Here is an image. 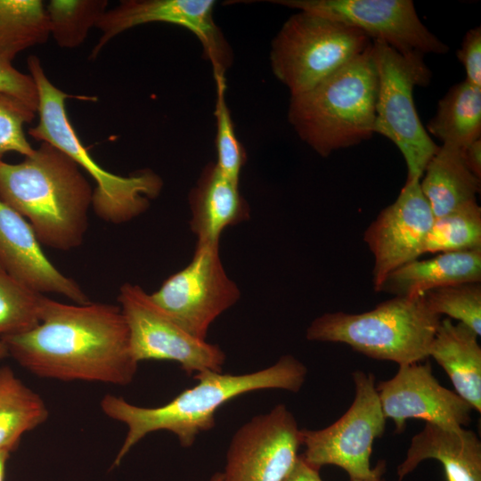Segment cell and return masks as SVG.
Wrapping results in <instances>:
<instances>
[{"label":"cell","mask_w":481,"mask_h":481,"mask_svg":"<svg viewBox=\"0 0 481 481\" xmlns=\"http://www.w3.org/2000/svg\"><path fill=\"white\" fill-rule=\"evenodd\" d=\"M0 339L8 355L39 378L126 386L139 363L121 309L111 304L45 298L36 327Z\"/></svg>","instance_id":"obj_1"},{"label":"cell","mask_w":481,"mask_h":481,"mask_svg":"<svg viewBox=\"0 0 481 481\" xmlns=\"http://www.w3.org/2000/svg\"><path fill=\"white\" fill-rule=\"evenodd\" d=\"M306 375L307 368L302 362L291 355H284L273 365L249 373L204 371L195 374V385L160 406H138L122 396L105 395L100 404L102 412L127 428L113 465L118 466L147 435L159 430L171 432L183 448H190L200 434L214 428L216 413L227 402L258 390L298 393Z\"/></svg>","instance_id":"obj_2"},{"label":"cell","mask_w":481,"mask_h":481,"mask_svg":"<svg viewBox=\"0 0 481 481\" xmlns=\"http://www.w3.org/2000/svg\"><path fill=\"white\" fill-rule=\"evenodd\" d=\"M93 192L78 165L50 143H41L20 163L0 161V200L49 248L69 250L83 243Z\"/></svg>","instance_id":"obj_3"},{"label":"cell","mask_w":481,"mask_h":481,"mask_svg":"<svg viewBox=\"0 0 481 481\" xmlns=\"http://www.w3.org/2000/svg\"><path fill=\"white\" fill-rule=\"evenodd\" d=\"M371 46L308 91L290 96L289 124L322 157L375 133L378 75Z\"/></svg>","instance_id":"obj_4"},{"label":"cell","mask_w":481,"mask_h":481,"mask_svg":"<svg viewBox=\"0 0 481 481\" xmlns=\"http://www.w3.org/2000/svg\"><path fill=\"white\" fill-rule=\"evenodd\" d=\"M28 67L37 89L39 115L38 123L29 129V135L63 151L93 177L97 185L92 207L102 220L119 224L144 213L163 188L161 177L150 169L122 176L99 166L69 119L65 102L69 96L49 80L37 56L28 58Z\"/></svg>","instance_id":"obj_5"},{"label":"cell","mask_w":481,"mask_h":481,"mask_svg":"<svg viewBox=\"0 0 481 481\" xmlns=\"http://www.w3.org/2000/svg\"><path fill=\"white\" fill-rule=\"evenodd\" d=\"M440 321L424 295L395 296L361 314L325 313L310 323L306 337L343 343L370 358L404 365L428 357Z\"/></svg>","instance_id":"obj_6"},{"label":"cell","mask_w":481,"mask_h":481,"mask_svg":"<svg viewBox=\"0 0 481 481\" xmlns=\"http://www.w3.org/2000/svg\"><path fill=\"white\" fill-rule=\"evenodd\" d=\"M371 45L372 40L354 27L298 11L273 39L270 63L292 96L308 91Z\"/></svg>","instance_id":"obj_7"},{"label":"cell","mask_w":481,"mask_h":481,"mask_svg":"<svg viewBox=\"0 0 481 481\" xmlns=\"http://www.w3.org/2000/svg\"><path fill=\"white\" fill-rule=\"evenodd\" d=\"M378 75L374 131L394 143L407 167L406 182L422 177L439 146L422 125L413 100L415 86H427L431 72L416 52L403 53L372 41Z\"/></svg>","instance_id":"obj_8"},{"label":"cell","mask_w":481,"mask_h":481,"mask_svg":"<svg viewBox=\"0 0 481 481\" xmlns=\"http://www.w3.org/2000/svg\"><path fill=\"white\" fill-rule=\"evenodd\" d=\"M355 398L347 411L334 423L322 429L301 428L300 455L310 465L321 469L333 465L344 469L351 480H368L386 472V461L371 466L374 440L386 428L371 372L356 370L352 373Z\"/></svg>","instance_id":"obj_9"},{"label":"cell","mask_w":481,"mask_h":481,"mask_svg":"<svg viewBox=\"0 0 481 481\" xmlns=\"http://www.w3.org/2000/svg\"><path fill=\"white\" fill-rule=\"evenodd\" d=\"M127 324L132 354L137 363H177L187 375L222 371L226 355L217 345L187 332L136 284L124 283L118 296Z\"/></svg>","instance_id":"obj_10"},{"label":"cell","mask_w":481,"mask_h":481,"mask_svg":"<svg viewBox=\"0 0 481 481\" xmlns=\"http://www.w3.org/2000/svg\"><path fill=\"white\" fill-rule=\"evenodd\" d=\"M150 295L192 336L207 340L210 325L237 303L240 291L224 271L219 244L196 243L190 263Z\"/></svg>","instance_id":"obj_11"},{"label":"cell","mask_w":481,"mask_h":481,"mask_svg":"<svg viewBox=\"0 0 481 481\" xmlns=\"http://www.w3.org/2000/svg\"><path fill=\"white\" fill-rule=\"evenodd\" d=\"M354 27L400 53L443 54L449 47L419 18L411 0H273Z\"/></svg>","instance_id":"obj_12"},{"label":"cell","mask_w":481,"mask_h":481,"mask_svg":"<svg viewBox=\"0 0 481 481\" xmlns=\"http://www.w3.org/2000/svg\"><path fill=\"white\" fill-rule=\"evenodd\" d=\"M301 446V428L293 413L285 404H277L232 435L221 481H282Z\"/></svg>","instance_id":"obj_13"},{"label":"cell","mask_w":481,"mask_h":481,"mask_svg":"<svg viewBox=\"0 0 481 481\" xmlns=\"http://www.w3.org/2000/svg\"><path fill=\"white\" fill-rule=\"evenodd\" d=\"M213 0H126L106 11L97 27L102 35L94 47L96 57L104 45L120 33L146 23L165 22L183 27L200 40L214 77L224 76L232 63V52L215 21Z\"/></svg>","instance_id":"obj_14"},{"label":"cell","mask_w":481,"mask_h":481,"mask_svg":"<svg viewBox=\"0 0 481 481\" xmlns=\"http://www.w3.org/2000/svg\"><path fill=\"white\" fill-rule=\"evenodd\" d=\"M435 216L420 179L405 182L396 200L371 223L363 240L374 257L372 283L379 292L387 276L423 255Z\"/></svg>","instance_id":"obj_15"},{"label":"cell","mask_w":481,"mask_h":481,"mask_svg":"<svg viewBox=\"0 0 481 481\" xmlns=\"http://www.w3.org/2000/svg\"><path fill=\"white\" fill-rule=\"evenodd\" d=\"M376 389L384 416L394 421L398 434L410 419L444 428H464L471 421L472 407L437 381L428 362L399 365L395 375L379 381Z\"/></svg>","instance_id":"obj_16"},{"label":"cell","mask_w":481,"mask_h":481,"mask_svg":"<svg viewBox=\"0 0 481 481\" xmlns=\"http://www.w3.org/2000/svg\"><path fill=\"white\" fill-rule=\"evenodd\" d=\"M0 267L38 293L62 295L75 304L91 302L80 286L46 257L29 222L1 200Z\"/></svg>","instance_id":"obj_17"},{"label":"cell","mask_w":481,"mask_h":481,"mask_svg":"<svg viewBox=\"0 0 481 481\" xmlns=\"http://www.w3.org/2000/svg\"><path fill=\"white\" fill-rule=\"evenodd\" d=\"M428 459L443 465L446 481H481V442L472 430L426 423L412 438L404 460L397 466L398 480Z\"/></svg>","instance_id":"obj_18"},{"label":"cell","mask_w":481,"mask_h":481,"mask_svg":"<svg viewBox=\"0 0 481 481\" xmlns=\"http://www.w3.org/2000/svg\"><path fill=\"white\" fill-rule=\"evenodd\" d=\"M190 228L197 243L219 244L224 229L248 220L250 209L240 185L226 178L215 162L202 169L188 196Z\"/></svg>","instance_id":"obj_19"},{"label":"cell","mask_w":481,"mask_h":481,"mask_svg":"<svg viewBox=\"0 0 481 481\" xmlns=\"http://www.w3.org/2000/svg\"><path fill=\"white\" fill-rule=\"evenodd\" d=\"M466 282H481V249L444 252L406 263L387 276L379 292L395 297L423 295L436 288Z\"/></svg>","instance_id":"obj_20"},{"label":"cell","mask_w":481,"mask_h":481,"mask_svg":"<svg viewBox=\"0 0 481 481\" xmlns=\"http://www.w3.org/2000/svg\"><path fill=\"white\" fill-rule=\"evenodd\" d=\"M466 325L441 319L429 347L431 356L446 372L454 389L473 410L481 412V347Z\"/></svg>","instance_id":"obj_21"},{"label":"cell","mask_w":481,"mask_h":481,"mask_svg":"<svg viewBox=\"0 0 481 481\" xmlns=\"http://www.w3.org/2000/svg\"><path fill=\"white\" fill-rule=\"evenodd\" d=\"M420 185L436 218L477 200L481 179L468 168L461 149L442 144L428 163Z\"/></svg>","instance_id":"obj_22"},{"label":"cell","mask_w":481,"mask_h":481,"mask_svg":"<svg viewBox=\"0 0 481 481\" xmlns=\"http://www.w3.org/2000/svg\"><path fill=\"white\" fill-rule=\"evenodd\" d=\"M428 133L443 144L464 149L481 135V87L463 80L452 86L439 101Z\"/></svg>","instance_id":"obj_23"},{"label":"cell","mask_w":481,"mask_h":481,"mask_svg":"<svg viewBox=\"0 0 481 481\" xmlns=\"http://www.w3.org/2000/svg\"><path fill=\"white\" fill-rule=\"evenodd\" d=\"M45 401L8 366L0 367V451L14 450L21 436L46 421Z\"/></svg>","instance_id":"obj_24"},{"label":"cell","mask_w":481,"mask_h":481,"mask_svg":"<svg viewBox=\"0 0 481 481\" xmlns=\"http://www.w3.org/2000/svg\"><path fill=\"white\" fill-rule=\"evenodd\" d=\"M50 35L45 7L38 0H0V57L9 61Z\"/></svg>","instance_id":"obj_25"},{"label":"cell","mask_w":481,"mask_h":481,"mask_svg":"<svg viewBox=\"0 0 481 481\" xmlns=\"http://www.w3.org/2000/svg\"><path fill=\"white\" fill-rule=\"evenodd\" d=\"M479 249L481 208L475 200L434 219L423 246V254Z\"/></svg>","instance_id":"obj_26"},{"label":"cell","mask_w":481,"mask_h":481,"mask_svg":"<svg viewBox=\"0 0 481 481\" xmlns=\"http://www.w3.org/2000/svg\"><path fill=\"white\" fill-rule=\"evenodd\" d=\"M102 0H53L45 7L50 35L60 47L74 48L86 39L106 12Z\"/></svg>","instance_id":"obj_27"},{"label":"cell","mask_w":481,"mask_h":481,"mask_svg":"<svg viewBox=\"0 0 481 481\" xmlns=\"http://www.w3.org/2000/svg\"><path fill=\"white\" fill-rule=\"evenodd\" d=\"M45 298L0 267V338L36 327L40 322Z\"/></svg>","instance_id":"obj_28"},{"label":"cell","mask_w":481,"mask_h":481,"mask_svg":"<svg viewBox=\"0 0 481 481\" xmlns=\"http://www.w3.org/2000/svg\"><path fill=\"white\" fill-rule=\"evenodd\" d=\"M424 297L430 309L481 334V282H466L436 288L425 292Z\"/></svg>","instance_id":"obj_29"},{"label":"cell","mask_w":481,"mask_h":481,"mask_svg":"<svg viewBox=\"0 0 481 481\" xmlns=\"http://www.w3.org/2000/svg\"><path fill=\"white\" fill-rule=\"evenodd\" d=\"M216 102V150L215 161L219 171L229 180L239 184L242 167L247 160L246 151L236 136L234 125L224 98L225 79L215 76Z\"/></svg>","instance_id":"obj_30"},{"label":"cell","mask_w":481,"mask_h":481,"mask_svg":"<svg viewBox=\"0 0 481 481\" xmlns=\"http://www.w3.org/2000/svg\"><path fill=\"white\" fill-rule=\"evenodd\" d=\"M35 117L36 111L26 103L0 93V161L8 152L26 157L34 151L25 135L24 126Z\"/></svg>","instance_id":"obj_31"},{"label":"cell","mask_w":481,"mask_h":481,"mask_svg":"<svg viewBox=\"0 0 481 481\" xmlns=\"http://www.w3.org/2000/svg\"><path fill=\"white\" fill-rule=\"evenodd\" d=\"M0 93L14 97L36 112L38 106L37 86L30 75L15 69L12 62L0 57Z\"/></svg>","instance_id":"obj_32"},{"label":"cell","mask_w":481,"mask_h":481,"mask_svg":"<svg viewBox=\"0 0 481 481\" xmlns=\"http://www.w3.org/2000/svg\"><path fill=\"white\" fill-rule=\"evenodd\" d=\"M457 58L466 72V78L471 85L481 87V27L469 30L457 52Z\"/></svg>","instance_id":"obj_33"},{"label":"cell","mask_w":481,"mask_h":481,"mask_svg":"<svg viewBox=\"0 0 481 481\" xmlns=\"http://www.w3.org/2000/svg\"><path fill=\"white\" fill-rule=\"evenodd\" d=\"M319 470L299 454L294 467L282 481H323Z\"/></svg>","instance_id":"obj_34"},{"label":"cell","mask_w":481,"mask_h":481,"mask_svg":"<svg viewBox=\"0 0 481 481\" xmlns=\"http://www.w3.org/2000/svg\"><path fill=\"white\" fill-rule=\"evenodd\" d=\"M462 155L468 168L481 179V139H477L462 149Z\"/></svg>","instance_id":"obj_35"},{"label":"cell","mask_w":481,"mask_h":481,"mask_svg":"<svg viewBox=\"0 0 481 481\" xmlns=\"http://www.w3.org/2000/svg\"><path fill=\"white\" fill-rule=\"evenodd\" d=\"M10 456V452L0 451V481H4L6 463Z\"/></svg>","instance_id":"obj_36"},{"label":"cell","mask_w":481,"mask_h":481,"mask_svg":"<svg viewBox=\"0 0 481 481\" xmlns=\"http://www.w3.org/2000/svg\"><path fill=\"white\" fill-rule=\"evenodd\" d=\"M8 355L7 348L4 342L0 339V361Z\"/></svg>","instance_id":"obj_37"},{"label":"cell","mask_w":481,"mask_h":481,"mask_svg":"<svg viewBox=\"0 0 481 481\" xmlns=\"http://www.w3.org/2000/svg\"><path fill=\"white\" fill-rule=\"evenodd\" d=\"M385 473H382V474H379L378 476H376L375 477L371 478V479H368V480H349V481H387L383 476H384Z\"/></svg>","instance_id":"obj_38"},{"label":"cell","mask_w":481,"mask_h":481,"mask_svg":"<svg viewBox=\"0 0 481 481\" xmlns=\"http://www.w3.org/2000/svg\"><path fill=\"white\" fill-rule=\"evenodd\" d=\"M221 480H222L221 472H216L207 481H221Z\"/></svg>","instance_id":"obj_39"}]
</instances>
